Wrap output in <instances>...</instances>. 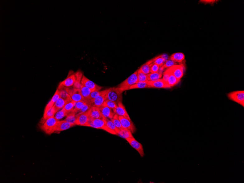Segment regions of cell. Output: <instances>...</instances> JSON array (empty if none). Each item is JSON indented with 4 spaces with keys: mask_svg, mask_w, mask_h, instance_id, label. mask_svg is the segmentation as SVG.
Segmentation results:
<instances>
[{
    "mask_svg": "<svg viewBox=\"0 0 244 183\" xmlns=\"http://www.w3.org/2000/svg\"><path fill=\"white\" fill-rule=\"evenodd\" d=\"M65 116H67L66 114L65 113V110L63 108L60 111L57 112L55 114L54 117L57 120L59 121Z\"/></svg>",
    "mask_w": 244,
    "mask_h": 183,
    "instance_id": "ab89813d",
    "label": "cell"
},
{
    "mask_svg": "<svg viewBox=\"0 0 244 183\" xmlns=\"http://www.w3.org/2000/svg\"><path fill=\"white\" fill-rule=\"evenodd\" d=\"M201 2H203V3H213L215 2V1H208H208H201Z\"/></svg>",
    "mask_w": 244,
    "mask_h": 183,
    "instance_id": "f6af8a7d",
    "label": "cell"
},
{
    "mask_svg": "<svg viewBox=\"0 0 244 183\" xmlns=\"http://www.w3.org/2000/svg\"><path fill=\"white\" fill-rule=\"evenodd\" d=\"M118 118L123 128L128 129L132 133L135 132L136 129L131 120L122 116H118Z\"/></svg>",
    "mask_w": 244,
    "mask_h": 183,
    "instance_id": "30bf717a",
    "label": "cell"
},
{
    "mask_svg": "<svg viewBox=\"0 0 244 183\" xmlns=\"http://www.w3.org/2000/svg\"><path fill=\"white\" fill-rule=\"evenodd\" d=\"M184 55L182 53H176L171 55L170 59L175 61L176 63H181L184 60Z\"/></svg>",
    "mask_w": 244,
    "mask_h": 183,
    "instance_id": "4316f807",
    "label": "cell"
},
{
    "mask_svg": "<svg viewBox=\"0 0 244 183\" xmlns=\"http://www.w3.org/2000/svg\"><path fill=\"white\" fill-rule=\"evenodd\" d=\"M80 90V91H81L83 99V101L86 104H89L91 105L89 99L90 94L92 91H91L90 89L83 86L82 84Z\"/></svg>",
    "mask_w": 244,
    "mask_h": 183,
    "instance_id": "7402d4cb",
    "label": "cell"
},
{
    "mask_svg": "<svg viewBox=\"0 0 244 183\" xmlns=\"http://www.w3.org/2000/svg\"><path fill=\"white\" fill-rule=\"evenodd\" d=\"M76 119V114L75 113L71 112L68 115L67 118L65 119V120L67 121L72 124H75V122Z\"/></svg>",
    "mask_w": 244,
    "mask_h": 183,
    "instance_id": "e575fe53",
    "label": "cell"
},
{
    "mask_svg": "<svg viewBox=\"0 0 244 183\" xmlns=\"http://www.w3.org/2000/svg\"><path fill=\"white\" fill-rule=\"evenodd\" d=\"M87 127L93 128L104 130L105 127V121L104 118L92 119L90 118Z\"/></svg>",
    "mask_w": 244,
    "mask_h": 183,
    "instance_id": "8992f818",
    "label": "cell"
},
{
    "mask_svg": "<svg viewBox=\"0 0 244 183\" xmlns=\"http://www.w3.org/2000/svg\"><path fill=\"white\" fill-rule=\"evenodd\" d=\"M76 104V102L73 101H71L66 104L64 107L63 108L65 110L67 116L73 110V108L75 107Z\"/></svg>",
    "mask_w": 244,
    "mask_h": 183,
    "instance_id": "d6a6232c",
    "label": "cell"
},
{
    "mask_svg": "<svg viewBox=\"0 0 244 183\" xmlns=\"http://www.w3.org/2000/svg\"><path fill=\"white\" fill-rule=\"evenodd\" d=\"M56 113V111H55V108L53 107L49 110L46 113L43 114V118H42L41 121H40V123L42 124H43L47 119L51 118V117H54Z\"/></svg>",
    "mask_w": 244,
    "mask_h": 183,
    "instance_id": "83f0119b",
    "label": "cell"
},
{
    "mask_svg": "<svg viewBox=\"0 0 244 183\" xmlns=\"http://www.w3.org/2000/svg\"><path fill=\"white\" fill-rule=\"evenodd\" d=\"M170 73V71L169 69H167L163 74V77L162 79L166 83H167V80H168Z\"/></svg>",
    "mask_w": 244,
    "mask_h": 183,
    "instance_id": "ee69618b",
    "label": "cell"
},
{
    "mask_svg": "<svg viewBox=\"0 0 244 183\" xmlns=\"http://www.w3.org/2000/svg\"><path fill=\"white\" fill-rule=\"evenodd\" d=\"M153 64V63L152 59L150 60L142 65L139 69L144 74L147 75L148 74L150 73V68Z\"/></svg>",
    "mask_w": 244,
    "mask_h": 183,
    "instance_id": "d4e9b609",
    "label": "cell"
},
{
    "mask_svg": "<svg viewBox=\"0 0 244 183\" xmlns=\"http://www.w3.org/2000/svg\"><path fill=\"white\" fill-rule=\"evenodd\" d=\"M150 88L148 84V80L145 82H138L136 84L131 86L129 90L133 89Z\"/></svg>",
    "mask_w": 244,
    "mask_h": 183,
    "instance_id": "4dcf8cb0",
    "label": "cell"
},
{
    "mask_svg": "<svg viewBox=\"0 0 244 183\" xmlns=\"http://www.w3.org/2000/svg\"><path fill=\"white\" fill-rule=\"evenodd\" d=\"M67 91L70 96L72 101L76 103L80 101H83L80 89L67 88Z\"/></svg>",
    "mask_w": 244,
    "mask_h": 183,
    "instance_id": "52a82bcc",
    "label": "cell"
},
{
    "mask_svg": "<svg viewBox=\"0 0 244 183\" xmlns=\"http://www.w3.org/2000/svg\"><path fill=\"white\" fill-rule=\"evenodd\" d=\"M152 59L153 64H156L160 66V67H162L164 64L165 61H166L162 57V55L155 57V58Z\"/></svg>",
    "mask_w": 244,
    "mask_h": 183,
    "instance_id": "836d02e7",
    "label": "cell"
},
{
    "mask_svg": "<svg viewBox=\"0 0 244 183\" xmlns=\"http://www.w3.org/2000/svg\"><path fill=\"white\" fill-rule=\"evenodd\" d=\"M104 118L105 121V127L104 130L113 135H117L120 129L116 127L111 120L107 118Z\"/></svg>",
    "mask_w": 244,
    "mask_h": 183,
    "instance_id": "7c38bea8",
    "label": "cell"
},
{
    "mask_svg": "<svg viewBox=\"0 0 244 183\" xmlns=\"http://www.w3.org/2000/svg\"><path fill=\"white\" fill-rule=\"evenodd\" d=\"M75 125L72 124L65 120L58 121L57 123L56 128L55 132H59L66 130L75 126Z\"/></svg>",
    "mask_w": 244,
    "mask_h": 183,
    "instance_id": "2e32d148",
    "label": "cell"
},
{
    "mask_svg": "<svg viewBox=\"0 0 244 183\" xmlns=\"http://www.w3.org/2000/svg\"><path fill=\"white\" fill-rule=\"evenodd\" d=\"M89 117L90 118L97 119L103 118L99 108L92 106L88 111Z\"/></svg>",
    "mask_w": 244,
    "mask_h": 183,
    "instance_id": "d6986e66",
    "label": "cell"
},
{
    "mask_svg": "<svg viewBox=\"0 0 244 183\" xmlns=\"http://www.w3.org/2000/svg\"><path fill=\"white\" fill-rule=\"evenodd\" d=\"M58 121L54 116L51 117L47 119L43 124H41L40 126V128L45 133L49 135H51L56 132Z\"/></svg>",
    "mask_w": 244,
    "mask_h": 183,
    "instance_id": "7a4b0ae2",
    "label": "cell"
},
{
    "mask_svg": "<svg viewBox=\"0 0 244 183\" xmlns=\"http://www.w3.org/2000/svg\"><path fill=\"white\" fill-rule=\"evenodd\" d=\"M127 141L132 147L139 152L141 156L143 157L145 155L143 148L142 145L137 142L134 137L128 138L126 139Z\"/></svg>",
    "mask_w": 244,
    "mask_h": 183,
    "instance_id": "8fae6325",
    "label": "cell"
},
{
    "mask_svg": "<svg viewBox=\"0 0 244 183\" xmlns=\"http://www.w3.org/2000/svg\"><path fill=\"white\" fill-rule=\"evenodd\" d=\"M75 75L76 80L73 86V88L80 89L82 86L81 80L83 77V73L81 71H77L75 72Z\"/></svg>",
    "mask_w": 244,
    "mask_h": 183,
    "instance_id": "cb8c5ba5",
    "label": "cell"
},
{
    "mask_svg": "<svg viewBox=\"0 0 244 183\" xmlns=\"http://www.w3.org/2000/svg\"><path fill=\"white\" fill-rule=\"evenodd\" d=\"M99 109L101 113L103 118H107L111 120L115 115L113 110L107 106H103Z\"/></svg>",
    "mask_w": 244,
    "mask_h": 183,
    "instance_id": "e0dca14e",
    "label": "cell"
},
{
    "mask_svg": "<svg viewBox=\"0 0 244 183\" xmlns=\"http://www.w3.org/2000/svg\"><path fill=\"white\" fill-rule=\"evenodd\" d=\"M106 92L107 90L101 91L99 94L95 98L91 104L92 106L99 108L102 106L106 100Z\"/></svg>",
    "mask_w": 244,
    "mask_h": 183,
    "instance_id": "9c48e42d",
    "label": "cell"
},
{
    "mask_svg": "<svg viewBox=\"0 0 244 183\" xmlns=\"http://www.w3.org/2000/svg\"><path fill=\"white\" fill-rule=\"evenodd\" d=\"M91 107H92V106L90 105V104H86L85 105L79 110V112H78L77 114L80 113H83L86 112L88 111L90 109Z\"/></svg>",
    "mask_w": 244,
    "mask_h": 183,
    "instance_id": "7bdbcfd3",
    "label": "cell"
},
{
    "mask_svg": "<svg viewBox=\"0 0 244 183\" xmlns=\"http://www.w3.org/2000/svg\"><path fill=\"white\" fill-rule=\"evenodd\" d=\"M176 64H177V63L171 60L170 59L167 60L165 61L162 66L160 67V70H159L158 72L162 73L163 70L165 69H169V68L173 67V66L176 65Z\"/></svg>",
    "mask_w": 244,
    "mask_h": 183,
    "instance_id": "f1b7e54d",
    "label": "cell"
},
{
    "mask_svg": "<svg viewBox=\"0 0 244 183\" xmlns=\"http://www.w3.org/2000/svg\"><path fill=\"white\" fill-rule=\"evenodd\" d=\"M67 88L62 85L59 84L58 89L60 91V97L69 103L72 101V100L70 96L67 92Z\"/></svg>",
    "mask_w": 244,
    "mask_h": 183,
    "instance_id": "44dd1931",
    "label": "cell"
},
{
    "mask_svg": "<svg viewBox=\"0 0 244 183\" xmlns=\"http://www.w3.org/2000/svg\"><path fill=\"white\" fill-rule=\"evenodd\" d=\"M75 80L76 77L75 74H72L71 75H69L65 80L61 82L59 84L62 85L66 88H69L74 86Z\"/></svg>",
    "mask_w": 244,
    "mask_h": 183,
    "instance_id": "ffe728a7",
    "label": "cell"
},
{
    "mask_svg": "<svg viewBox=\"0 0 244 183\" xmlns=\"http://www.w3.org/2000/svg\"><path fill=\"white\" fill-rule=\"evenodd\" d=\"M162 73L158 72L156 73H150L147 75V80L150 81H155L160 79L162 77Z\"/></svg>",
    "mask_w": 244,
    "mask_h": 183,
    "instance_id": "1f68e13d",
    "label": "cell"
},
{
    "mask_svg": "<svg viewBox=\"0 0 244 183\" xmlns=\"http://www.w3.org/2000/svg\"><path fill=\"white\" fill-rule=\"evenodd\" d=\"M111 120L114 123V124L115 125L116 127L118 129H121L122 128L120 121L117 115L115 114L113 118L111 119Z\"/></svg>",
    "mask_w": 244,
    "mask_h": 183,
    "instance_id": "f35d334b",
    "label": "cell"
},
{
    "mask_svg": "<svg viewBox=\"0 0 244 183\" xmlns=\"http://www.w3.org/2000/svg\"><path fill=\"white\" fill-rule=\"evenodd\" d=\"M148 84L149 85L150 88L163 89L171 88L162 79H160L155 81H148Z\"/></svg>",
    "mask_w": 244,
    "mask_h": 183,
    "instance_id": "5bb4252c",
    "label": "cell"
},
{
    "mask_svg": "<svg viewBox=\"0 0 244 183\" xmlns=\"http://www.w3.org/2000/svg\"><path fill=\"white\" fill-rule=\"evenodd\" d=\"M103 106H107L113 110L117 107V104L115 102L106 99Z\"/></svg>",
    "mask_w": 244,
    "mask_h": 183,
    "instance_id": "74e56055",
    "label": "cell"
},
{
    "mask_svg": "<svg viewBox=\"0 0 244 183\" xmlns=\"http://www.w3.org/2000/svg\"><path fill=\"white\" fill-rule=\"evenodd\" d=\"M86 103H85L84 101H80L76 103L75 107L72 112H73L76 114H77L79 112V110L81 109V108L83 107V106L85 105Z\"/></svg>",
    "mask_w": 244,
    "mask_h": 183,
    "instance_id": "d590c367",
    "label": "cell"
},
{
    "mask_svg": "<svg viewBox=\"0 0 244 183\" xmlns=\"http://www.w3.org/2000/svg\"><path fill=\"white\" fill-rule=\"evenodd\" d=\"M89 119L88 111L78 114L76 115L75 124L79 126L87 127Z\"/></svg>",
    "mask_w": 244,
    "mask_h": 183,
    "instance_id": "5b68a950",
    "label": "cell"
},
{
    "mask_svg": "<svg viewBox=\"0 0 244 183\" xmlns=\"http://www.w3.org/2000/svg\"><path fill=\"white\" fill-rule=\"evenodd\" d=\"M123 92L118 87H113L107 89L106 99L115 102L117 104L120 102L122 103Z\"/></svg>",
    "mask_w": 244,
    "mask_h": 183,
    "instance_id": "6da1fadb",
    "label": "cell"
},
{
    "mask_svg": "<svg viewBox=\"0 0 244 183\" xmlns=\"http://www.w3.org/2000/svg\"><path fill=\"white\" fill-rule=\"evenodd\" d=\"M137 78L139 82H145L148 80L147 75L144 74L139 69L137 72Z\"/></svg>",
    "mask_w": 244,
    "mask_h": 183,
    "instance_id": "8d00e7d4",
    "label": "cell"
},
{
    "mask_svg": "<svg viewBox=\"0 0 244 183\" xmlns=\"http://www.w3.org/2000/svg\"><path fill=\"white\" fill-rule=\"evenodd\" d=\"M174 76L180 80L184 75V65H175L169 69Z\"/></svg>",
    "mask_w": 244,
    "mask_h": 183,
    "instance_id": "4fadbf2b",
    "label": "cell"
},
{
    "mask_svg": "<svg viewBox=\"0 0 244 183\" xmlns=\"http://www.w3.org/2000/svg\"><path fill=\"white\" fill-rule=\"evenodd\" d=\"M68 103H67L65 100L60 97L55 103L53 107L54 108L55 111L57 113L58 112L59 110L62 109L64 107L66 104Z\"/></svg>",
    "mask_w": 244,
    "mask_h": 183,
    "instance_id": "484cf974",
    "label": "cell"
},
{
    "mask_svg": "<svg viewBox=\"0 0 244 183\" xmlns=\"http://www.w3.org/2000/svg\"><path fill=\"white\" fill-rule=\"evenodd\" d=\"M81 84L83 86L90 89L91 91H99L102 88V87L99 86L92 81L88 79L85 76H83L81 80Z\"/></svg>",
    "mask_w": 244,
    "mask_h": 183,
    "instance_id": "ba28073f",
    "label": "cell"
},
{
    "mask_svg": "<svg viewBox=\"0 0 244 183\" xmlns=\"http://www.w3.org/2000/svg\"><path fill=\"white\" fill-rule=\"evenodd\" d=\"M160 66L156 64H153L150 68V73H156L159 71L160 68Z\"/></svg>",
    "mask_w": 244,
    "mask_h": 183,
    "instance_id": "b9f144b4",
    "label": "cell"
},
{
    "mask_svg": "<svg viewBox=\"0 0 244 183\" xmlns=\"http://www.w3.org/2000/svg\"><path fill=\"white\" fill-rule=\"evenodd\" d=\"M114 113L117 115L118 116L125 117L131 120L130 117L126 111L125 106L123 105L122 102L118 103L117 108L113 110Z\"/></svg>",
    "mask_w": 244,
    "mask_h": 183,
    "instance_id": "9a60e30c",
    "label": "cell"
},
{
    "mask_svg": "<svg viewBox=\"0 0 244 183\" xmlns=\"http://www.w3.org/2000/svg\"><path fill=\"white\" fill-rule=\"evenodd\" d=\"M100 92L101 91H94L91 92L90 96L89 99L91 105L93 100L99 94Z\"/></svg>",
    "mask_w": 244,
    "mask_h": 183,
    "instance_id": "60d3db41",
    "label": "cell"
},
{
    "mask_svg": "<svg viewBox=\"0 0 244 183\" xmlns=\"http://www.w3.org/2000/svg\"><path fill=\"white\" fill-rule=\"evenodd\" d=\"M138 71V70L136 71L134 73L132 74L126 80L118 85L117 86L118 88L123 91L129 90V88L131 86L138 82L137 78Z\"/></svg>",
    "mask_w": 244,
    "mask_h": 183,
    "instance_id": "3957f363",
    "label": "cell"
},
{
    "mask_svg": "<svg viewBox=\"0 0 244 183\" xmlns=\"http://www.w3.org/2000/svg\"><path fill=\"white\" fill-rule=\"evenodd\" d=\"M179 81L180 80L178 79L170 71L168 80H167V84L171 88V87H173L176 84H177Z\"/></svg>",
    "mask_w": 244,
    "mask_h": 183,
    "instance_id": "f546056e",
    "label": "cell"
},
{
    "mask_svg": "<svg viewBox=\"0 0 244 183\" xmlns=\"http://www.w3.org/2000/svg\"><path fill=\"white\" fill-rule=\"evenodd\" d=\"M117 135L126 140L128 138L134 137L132 135V133L129 130L122 128L119 129Z\"/></svg>",
    "mask_w": 244,
    "mask_h": 183,
    "instance_id": "603a6c76",
    "label": "cell"
},
{
    "mask_svg": "<svg viewBox=\"0 0 244 183\" xmlns=\"http://www.w3.org/2000/svg\"><path fill=\"white\" fill-rule=\"evenodd\" d=\"M60 97V91L58 89H57L52 99L49 102L47 105H46L45 109H44V114L46 113L49 110L54 106L55 103Z\"/></svg>",
    "mask_w": 244,
    "mask_h": 183,
    "instance_id": "ac0fdd59",
    "label": "cell"
},
{
    "mask_svg": "<svg viewBox=\"0 0 244 183\" xmlns=\"http://www.w3.org/2000/svg\"><path fill=\"white\" fill-rule=\"evenodd\" d=\"M228 96L231 100L238 103L242 106H244V91H234L228 94Z\"/></svg>",
    "mask_w": 244,
    "mask_h": 183,
    "instance_id": "277c9868",
    "label": "cell"
}]
</instances>
